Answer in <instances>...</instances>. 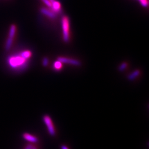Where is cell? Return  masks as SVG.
<instances>
[{
    "instance_id": "5b68a950",
    "label": "cell",
    "mask_w": 149,
    "mask_h": 149,
    "mask_svg": "<svg viewBox=\"0 0 149 149\" xmlns=\"http://www.w3.org/2000/svg\"><path fill=\"white\" fill-rule=\"evenodd\" d=\"M22 138L25 141L30 142V143H37L39 141L38 138L32 135L31 134L28 133L27 132L24 133L22 134Z\"/></svg>"
},
{
    "instance_id": "3957f363",
    "label": "cell",
    "mask_w": 149,
    "mask_h": 149,
    "mask_svg": "<svg viewBox=\"0 0 149 149\" xmlns=\"http://www.w3.org/2000/svg\"><path fill=\"white\" fill-rule=\"evenodd\" d=\"M43 121L47 128L49 134L52 136H55L56 135V129L51 117L49 115H44Z\"/></svg>"
},
{
    "instance_id": "7c38bea8",
    "label": "cell",
    "mask_w": 149,
    "mask_h": 149,
    "mask_svg": "<svg viewBox=\"0 0 149 149\" xmlns=\"http://www.w3.org/2000/svg\"><path fill=\"white\" fill-rule=\"evenodd\" d=\"M139 1L143 7H147L148 6L149 4L148 0H139Z\"/></svg>"
},
{
    "instance_id": "9c48e42d",
    "label": "cell",
    "mask_w": 149,
    "mask_h": 149,
    "mask_svg": "<svg viewBox=\"0 0 149 149\" xmlns=\"http://www.w3.org/2000/svg\"><path fill=\"white\" fill-rule=\"evenodd\" d=\"M16 26L12 25L10 27V31H9V34L8 38L9 39L13 40V38L14 37L15 34L16 33Z\"/></svg>"
},
{
    "instance_id": "30bf717a",
    "label": "cell",
    "mask_w": 149,
    "mask_h": 149,
    "mask_svg": "<svg viewBox=\"0 0 149 149\" xmlns=\"http://www.w3.org/2000/svg\"><path fill=\"white\" fill-rule=\"evenodd\" d=\"M20 55L22 58L25 59L26 60H27V59L30 58V57L31 56V53L30 51L26 50V51L22 52L20 53Z\"/></svg>"
},
{
    "instance_id": "4fadbf2b",
    "label": "cell",
    "mask_w": 149,
    "mask_h": 149,
    "mask_svg": "<svg viewBox=\"0 0 149 149\" xmlns=\"http://www.w3.org/2000/svg\"><path fill=\"white\" fill-rule=\"evenodd\" d=\"M127 66H128V65H127L126 63H123L120 66L119 68V70L120 71H121V72L124 71V70L125 69V68L127 67Z\"/></svg>"
},
{
    "instance_id": "8992f818",
    "label": "cell",
    "mask_w": 149,
    "mask_h": 149,
    "mask_svg": "<svg viewBox=\"0 0 149 149\" xmlns=\"http://www.w3.org/2000/svg\"><path fill=\"white\" fill-rule=\"evenodd\" d=\"M51 3V7L54 12H58L61 10V4L60 2L55 0H49Z\"/></svg>"
},
{
    "instance_id": "2e32d148",
    "label": "cell",
    "mask_w": 149,
    "mask_h": 149,
    "mask_svg": "<svg viewBox=\"0 0 149 149\" xmlns=\"http://www.w3.org/2000/svg\"><path fill=\"white\" fill-rule=\"evenodd\" d=\"M33 143L28 144V145H27L26 146L24 149H31V148H32V147H33Z\"/></svg>"
},
{
    "instance_id": "8fae6325",
    "label": "cell",
    "mask_w": 149,
    "mask_h": 149,
    "mask_svg": "<svg viewBox=\"0 0 149 149\" xmlns=\"http://www.w3.org/2000/svg\"><path fill=\"white\" fill-rule=\"evenodd\" d=\"M62 67V63L59 61L58 60V61L55 62L54 63V67L56 70H59L61 69Z\"/></svg>"
},
{
    "instance_id": "277c9868",
    "label": "cell",
    "mask_w": 149,
    "mask_h": 149,
    "mask_svg": "<svg viewBox=\"0 0 149 149\" xmlns=\"http://www.w3.org/2000/svg\"><path fill=\"white\" fill-rule=\"evenodd\" d=\"M58 60L61 63L69 64L71 65H75V66H80L81 65V63L78 60L67 58L65 57H58Z\"/></svg>"
},
{
    "instance_id": "e0dca14e",
    "label": "cell",
    "mask_w": 149,
    "mask_h": 149,
    "mask_svg": "<svg viewBox=\"0 0 149 149\" xmlns=\"http://www.w3.org/2000/svg\"><path fill=\"white\" fill-rule=\"evenodd\" d=\"M60 148H61V149H70L67 146L65 145H61Z\"/></svg>"
},
{
    "instance_id": "5bb4252c",
    "label": "cell",
    "mask_w": 149,
    "mask_h": 149,
    "mask_svg": "<svg viewBox=\"0 0 149 149\" xmlns=\"http://www.w3.org/2000/svg\"><path fill=\"white\" fill-rule=\"evenodd\" d=\"M48 7H51V3H50L49 0H42Z\"/></svg>"
},
{
    "instance_id": "ac0fdd59",
    "label": "cell",
    "mask_w": 149,
    "mask_h": 149,
    "mask_svg": "<svg viewBox=\"0 0 149 149\" xmlns=\"http://www.w3.org/2000/svg\"><path fill=\"white\" fill-rule=\"evenodd\" d=\"M31 149H38V148H37V146H36L35 145L33 144Z\"/></svg>"
},
{
    "instance_id": "52a82bcc",
    "label": "cell",
    "mask_w": 149,
    "mask_h": 149,
    "mask_svg": "<svg viewBox=\"0 0 149 149\" xmlns=\"http://www.w3.org/2000/svg\"><path fill=\"white\" fill-rule=\"evenodd\" d=\"M42 13L43 14L47 16L51 19H55L56 17V15H55V13H54V12L51 11L50 10L47 9L45 8H43L41 9V10Z\"/></svg>"
},
{
    "instance_id": "9a60e30c",
    "label": "cell",
    "mask_w": 149,
    "mask_h": 149,
    "mask_svg": "<svg viewBox=\"0 0 149 149\" xmlns=\"http://www.w3.org/2000/svg\"><path fill=\"white\" fill-rule=\"evenodd\" d=\"M43 65L44 66H46L48 65V64H49V60H48V59L47 58H44V60L43 61Z\"/></svg>"
},
{
    "instance_id": "ba28073f",
    "label": "cell",
    "mask_w": 149,
    "mask_h": 149,
    "mask_svg": "<svg viewBox=\"0 0 149 149\" xmlns=\"http://www.w3.org/2000/svg\"><path fill=\"white\" fill-rule=\"evenodd\" d=\"M140 73H141V72L139 70H136L128 76V79L130 81L134 80L135 78H136L137 77H138Z\"/></svg>"
},
{
    "instance_id": "6da1fadb",
    "label": "cell",
    "mask_w": 149,
    "mask_h": 149,
    "mask_svg": "<svg viewBox=\"0 0 149 149\" xmlns=\"http://www.w3.org/2000/svg\"><path fill=\"white\" fill-rule=\"evenodd\" d=\"M8 64L10 66L13 68H22L26 66L27 60L23 58L20 56L15 55L10 57L8 60Z\"/></svg>"
},
{
    "instance_id": "7a4b0ae2",
    "label": "cell",
    "mask_w": 149,
    "mask_h": 149,
    "mask_svg": "<svg viewBox=\"0 0 149 149\" xmlns=\"http://www.w3.org/2000/svg\"><path fill=\"white\" fill-rule=\"evenodd\" d=\"M63 39L65 42H68L70 38V20L68 17L64 16L61 20Z\"/></svg>"
}]
</instances>
